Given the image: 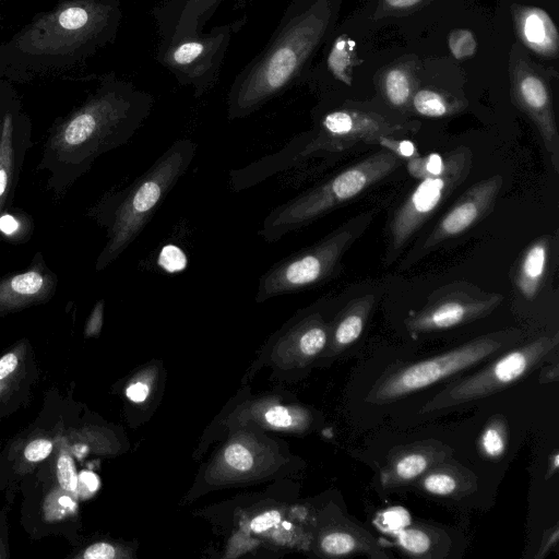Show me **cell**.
I'll use <instances>...</instances> for the list:
<instances>
[{
    "label": "cell",
    "instance_id": "obj_1",
    "mask_svg": "<svg viewBox=\"0 0 559 559\" xmlns=\"http://www.w3.org/2000/svg\"><path fill=\"white\" fill-rule=\"evenodd\" d=\"M340 0H290L264 48L236 75L227 94L229 120L248 117L304 82L333 32Z\"/></svg>",
    "mask_w": 559,
    "mask_h": 559
},
{
    "label": "cell",
    "instance_id": "obj_2",
    "mask_svg": "<svg viewBox=\"0 0 559 559\" xmlns=\"http://www.w3.org/2000/svg\"><path fill=\"white\" fill-rule=\"evenodd\" d=\"M154 96L127 81L109 79L55 131L51 148L85 158L128 141L154 107Z\"/></svg>",
    "mask_w": 559,
    "mask_h": 559
},
{
    "label": "cell",
    "instance_id": "obj_3",
    "mask_svg": "<svg viewBox=\"0 0 559 559\" xmlns=\"http://www.w3.org/2000/svg\"><path fill=\"white\" fill-rule=\"evenodd\" d=\"M198 144L176 140L123 192L108 229L107 242L96 270L112 263L135 240L167 194L186 174L197 155Z\"/></svg>",
    "mask_w": 559,
    "mask_h": 559
},
{
    "label": "cell",
    "instance_id": "obj_4",
    "mask_svg": "<svg viewBox=\"0 0 559 559\" xmlns=\"http://www.w3.org/2000/svg\"><path fill=\"white\" fill-rule=\"evenodd\" d=\"M401 163L402 159L390 151L379 150L274 207L263 219L259 236L266 242L280 240L359 195L393 173Z\"/></svg>",
    "mask_w": 559,
    "mask_h": 559
},
{
    "label": "cell",
    "instance_id": "obj_5",
    "mask_svg": "<svg viewBox=\"0 0 559 559\" xmlns=\"http://www.w3.org/2000/svg\"><path fill=\"white\" fill-rule=\"evenodd\" d=\"M120 20L119 0H70L29 25L16 46L36 56L71 53L114 39Z\"/></svg>",
    "mask_w": 559,
    "mask_h": 559
},
{
    "label": "cell",
    "instance_id": "obj_6",
    "mask_svg": "<svg viewBox=\"0 0 559 559\" xmlns=\"http://www.w3.org/2000/svg\"><path fill=\"white\" fill-rule=\"evenodd\" d=\"M520 338L518 330L497 331L440 355L399 367L374 383L366 401L385 404L415 393L511 347Z\"/></svg>",
    "mask_w": 559,
    "mask_h": 559
},
{
    "label": "cell",
    "instance_id": "obj_7",
    "mask_svg": "<svg viewBox=\"0 0 559 559\" xmlns=\"http://www.w3.org/2000/svg\"><path fill=\"white\" fill-rule=\"evenodd\" d=\"M372 217L373 212L357 215L314 245L277 261L261 276L257 300L296 293L326 281Z\"/></svg>",
    "mask_w": 559,
    "mask_h": 559
},
{
    "label": "cell",
    "instance_id": "obj_8",
    "mask_svg": "<svg viewBox=\"0 0 559 559\" xmlns=\"http://www.w3.org/2000/svg\"><path fill=\"white\" fill-rule=\"evenodd\" d=\"M246 22L243 16L205 33L175 41L159 40L155 59L178 84L190 87L200 98L216 86L230 41Z\"/></svg>",
    "mask_w": 559,
    "mask_h": 559
},
{
    "label": "cell",
    "instance_id": "obj_9",
    "mask_svg": "<svg viewBox=\"0 0 559 559\" xmlns=\"http://www.w3.org/2000/svg\"><path fill=\"white\" fill-rule=\"evenodd\" d=\"M559 335L539 336L503 353L487 367L447 386L421 407L431 413L476 401L518 382L545 361L557 348Z\"/></svg>",
    "mask_w": 559,
    "mask_h": 559
},
{
    "label": "cell",
    "instance_id": "obj_10",
    "mask_svg": "<svg viewBox=\"0 0 559 559\" xmlns=\"http://www.w3.org/2000/svg\"><path fill=\"white\" fill-rule=\"evenodd\" d=\"M441 174L423 179L395 211L389 228L385 263L399 255L413 235L468 177L473 153L460 145L445 156Z\"/></svg>",
    "mask_w": 559,
    "mask_h": 559
},
{
    "label": "cell",
    "instance_id": "obj_11",
    "mask_svg": "<svg viewBox=\"0 0 559 559\" xmlns=\"http://www.w3.org/2000/svg\"><path fill=\"white\" fill-rule=\"evenodd\" d=\"M502 299L499 293L468 283H451L433 292L424 307L405 320V326L413 335L448 330L488 316Z\"/></svg>",
    "mask_w": 559,
    "mask_h": 559
},
{
    "label": "cell",
    "instance_id": "obj_12",
    "mask_svg": "<svg viewBox=\"0 0 559 559\" xmlns=\"http://www.w3.org/2000/svg\"><path fill=\"white\" fill-rule=\"evenodd\" d=\"M503 177L495 175L469 187L439 219L414 258L419 259L441 242L456 237L487 216L502 189Z\"/></svg>",
    "mask_w": 559,
    "mask_h": 559
},
{
    "label": "cell",
    "instance_id": "obj_13",
    "mask_svg": "<svg viewBox=\"0 0 559 559\" xmlns=\"http://www.w3.org/2000/svg\"><path fill=\"white\" fill-rule=\"evenodd\" d=\"M513 93L516 104L536 126L544 146L550 155L551 164L558 171L559 134L548 84L536 72L520 70L514 76Z\"/></svg>",
    "mask_w": 559,
    "mask_h": 559
},
{
    "label": "cell",
    "instance_id": "obj_14",
    "mask_svg": "<svg viewBox=\"0 0 559 559\" xmlns=\"http://www.w3.org/2000/svg\"><path fill=\"white\" fill-rule=\"evenodd\" d=\"M226 0H160L152 9L159 40L175 41L203 32V27ZM242 4L246 0H231Z\"/></svg>",
    "mask_w": 559,
    "mask_h": 559
},
{
    "label": "cell",
    "instance_id": "obj_15",
    "mask_svg": "<svg viewBox=\"0 0 559 559\" xmlns=\"http://www.w3.org/2000/svg\"><path fill=\"white\" fill-rule=\"evenodd\" d=\"M452 450L441 442L426 440L407 444L391 454L380 473L384 488H396L419 479L435 465L448 460Z\"/></svg>",
    "mask_w": 559,
    "mask_h": 559
},
{
    "label": "cell",
    "instance_id": "obj_16",
    "mask_svg": "<svg viewBox=\"0 0 559 559\" xmlns=\"http://www.w3.org/2000/svg\"><path fill=\"white\" fill-rule=\"evenodd\" d=\"M56 288V277L41 265L0 280V306L19 307L46 298Z\"/></svg>",
    "mask_w": 559,
    "mask_h": 559
},
{
    "label": "cell",
    "instance_id": "obj_17",
    "mask_svg": "<svg viewBox=\"0 0 559 559\" xmlns=\"http://www.w3.org/2000/svg\"><path fill=\"white\" fill-rule=\"evenodd\" d=\"M516 33L533 52L545 58L558 52V31L549 14L537 7H524L515 14Z\"/></svg>",
    "mask_w": 559,
    "mask_h": 559
},
{
    "label": "cell",
    "instance_id": "obj_18",
    "mask_svg": "<svg viewBox=\"0 0 559 559\" xmlns=\"http://www.w3.org/2000/svg\"><path fill=\"white\" fill-rule=\"evenodd\" d=\"M448 460L435 465L416 480L425 492L438 497H461L476 488V478L472 472Z\"/></svg>",
    "mask_w": 559,
    "mask_h": 559
},
{
    "label": "cell",
    "instance_id": "obj_19",
    "mask_svg": "<svg viewBox=\"0 0 559 559\" xmlns=\"http://www.w3.org/2000/svg\"><path fill=\"white\" fill-rule=\"evenodd\" d=\"M552 238L544 235L535 239L523 252L514 276L518 290L527 299L538 294L551 251Z\"/></svg>",
    "mask_w": 559,
    "mask_h": 559
},
{
    "label": "cell",
    "instance_id": "obj_20",
    "mask_svg": "<svg viewBox=\"0 0 559 559\" xmlns=\"http://www.w3.org/2000/svg\"><path fill=\"white\" fill-rule=\"evenodd\" d=\"M374 302V295L368 294L350 300L342 309L331 332L333 352L345 349L360 337Z\"/></svg>",
    "mask_w": 559,
    "mask_h": 559
},
{
    "label": "cell",
    "instance_id": "obj_21",
    "mask_svg": "<svg viewBox=\"0 0 559 559\" xmlns=\"http://www.w3.org/2000/svg\"><path fill=\"white\" fill-rule=\"evenodd\" d=\"M320 548L325 555L332 557L349 555L386 557L373 537L356 525L329 531L321 537Z\"/></svg>",
    "mask_w": 559,
    "mask_h": 559
},
{
    "label": "cell",
    "instance_id": "obj_22",
    "mask_svg": "<svg viewBox=\"0 0 559 559\" xmlns=\"http://www.w3.org/2000/svg\"><path fill=\"white\" fill-rule=\"evenodd\" d=\"M382 91L386 102L397 109H406L415 93L411 74L401 67L386 71L382 80Z\"/></svg>",
    "mask_w": 559,
    "mask_h": 559
},
{
    "label": "cell",
    "instance_id": "obj_23",
    "mask_svg": "<svg viewBox=\"0 0 559 559\" xmlns=\"http://www.w3.org/2000/svg\"><path fill=\"white\" fill-rule=\"evenodd\" d=\"M411 106L418 115L428 118H442L456 112L461 108L455 100L431 88L416 91L412 97Z\"/></svg>",
    "mask_w": 559,
    "mask_h": 559
},
{
    "label": "cell",
    "instance_id": "obj_24",
    "mask_svg": "<svg viewBox=\"0 0 559 559\" xmlns=\"http://www.w3.org/2000/svg\"><path fill=\"white\" fill-rule=\"evenodd\" d=\"M13 123L10 114L4 116L0 132V213L10 191L13 166Z\"/></svg>",
    "mask_w": 559,
    "mask_h": 559
},
{
    "label": "cell",
    "instance_id": "obj_25",
    "mask_svg": "<svg viewBox=\"0 0 559 559\" xmlns=\"http://www.w3.org/2000/svg\"><path fill=\"white\" fill-rule=\"evenodd\" d=\"M437 535L428 527L409 526L399 535L396 543L412 557L432 558L431 551L437 549Z\"/></svg>",
    "mask_w": 559,
    "mask_h": 559
},
{
    "label": "cell",
    "instance_id": "obj_26",
    "mask_svg": "<svg viewBox=\"0 0 559 559\" xmlns=\"http://www.w3.org/2000/svg\"><path fill=\"white\" fill-rule=\"evenodd\" d=\"M508 444L507 423L501 416L492 417L481 431L479 450L488 459H499Z\"/></svg>",
    "mask_w": 559,
    "mask_h": 559
},
{
    "label": "cell",
    "instance_id": "obj_27",
    "mask_svg": "<svg viewBox=\"0 0 559 559\" xmlns=\"http://www.w3.org/2000/svg\"><path fill=\"white\" fill-rule=\"evenodd\" d=\"M445 166V157L439 154L417 156L407 160V171L416 179H425L441 174Z\"/></svg>",
    "mask_w": 559,
    "mask_h": 559
},
{
    "label": "cell",
    "instance_id": "obj_28",
    "mask_svg": "<svg viewBox=\"0 0 559 559\" xmlns=\"http://www.w3.org/2000/svg\"><path fill=\"white\" fill-rule=\"evenodd\" d=\"M449 47L455 59H466L476 51L477 43L472 32L457 28L451 32Z\"/></svg>",
    "mask_w": 559,
    "mask_h": 559
},
{
    "label": "cell",
    "instance_id": "obj_29",
    "mask_svg": "<svg viewBox=\"0 0 559 559\" xmlns=\"http://www.w3.org/2000/svg\"><path fill=\"white\" fill-rule=\"evenodd\" d=\"M224 460L228 466L240 472L250 469L253 463L251 452L239 443H234L226 448Z\"/></svg>",
    "mask_w": 559,
    "mask_h": 559
},
{
    "label": "cell",
    "instance_id": "obj_30",
    "mask_svg": "<svg viewBox=\"0 0 559 559\" xmlns=\"http://www.w3.org/2000/svg\"><path fill=\"white\" fill-rule=\"evenodd\" d=\"M378 144L401 159H411L419 156L416 145L408 140H397L392 135H383L378 139Z\"/></svg>",
    "mask_w": 559,
    "mask_h": 559
},
{
    "label": "cell",
    "instance_id": "obj_31",
    "mask_svg": "<svg viewBox=\"0 0 559 559\" xmlns=\"http://www.w3.org/2000/svg\"><path fill=\"white\" fill-rule=\"evenodd\" d=\"M57 477L60 486L68 491H74L78 486V475L72 457L68 454L59 456L57 462Z\"/></svg>",
    "mask_w": 559,
    "mask_h": 559
},
{
    "label": "cell",
    "instance_id": "obj_32",
    "mask_svg": "<svg viewBox=\"0 0 559 559\" xmlns=\"http://www.w3.org/2000/svg\"><path fill=\"white\" fill-rule=\"evenodd\" d=\"M265 421L272 427L287 428L295 424L296 417L284 406H272L264 414Z\"/></svg>",
    "mask_w": 559,
    "mask_h": 559
},
{
    "label": "cell",
    "instance_id": "obj_33",
    "mask_svg": "<svg viewBox=\"0 0 559 559\" xmlns=\"http://www.w3.org/2000/svg\"><path fill=\"white\" fill-rule=\"evenodd\" d=\"M281 518L282 515L277 510H269L251 520L250 530L255 534H260L277 525L281 522Z\"/></svg>",
    "mask_w": 559,
    "mask_h": 559
},
{
    "label": "cell",
    "instance_id": "obj_34",
    "mask_svg": "<svg viewBox=\"0 0 559 559\" xmlns=\"http://www.w3.org/2000/svg\"><path fill=\"white\" fill-rule=\"evenodd\" d=\"M52 450L51 441L47 439H36L29 442L25 450L24 455L31 462H37L47 457Z\"/></svg>",
    "mask_w": 559,
    "mask_h": 559
},
{
    "label": "cell",
    "instance_id": "obj_35",
    "mask_svg": "<svg viewBox=\"0 0 559 559\" xmlns=\"http://www.w3.org/2000/svg\"><path fill=\"white\" fill-rule=\"evenodd\" d=\"M83 557L85 559H112L116 557V549L108 543H96L85 550Z\"/></svg>",
    "mask_w": 559,
    "mask_h": 559
},
{
    "label": "cell",
    "instance_id": "obj_36",
    "mask_svg": "<svg viewBox=\"0 0 559 559\" xmlns=\"http://www.w3.org/2000/svg\"><path fill=\"white\" fill-rule=\"evenodd\" d=\"M103 311H104V302L103 300L98 301L93 312L88 319L87 325H86V334H96L98 333L102 322H103Z\"/></svg>",
    "mask_w": 559,
    "mask_h": 559
},
{
    "label": "cell",
    "instance_id": "obj_37",
    "mask_svg": "<svg viewBox=\"0 0 559 559\" xmlns=\"http://www.w3.org/2000/svg\"><path fill=\"white\" fill-rule=\"evenodd\" d=\"M148 393H150V388L144 382L132 383L126 390L127 397L135 403L145 401Z\"/></svg>",
    "mask_w": 559,
    "mask_h": 559
},
{
    "label": "cell",
    "instance_id": "obj_38",
    "mask_svg": "<svg viewBox=\"0 0 559 559\" xmlns=\"http://www.w3.org/2000/svg\"><path fill=\"white\" fill-rule=\"evenodd\" d=\"M385 10L408 11L415 9L423 0H381Z\"/></svg>",
    "mask_w": 559,
    "mask_h": 559
},
{
    "label": "cell",
    "instance_id": "obj_39",
    "mask_svg": "<svg viewBox=\"0 0 559 559\" xmlns=\"http://www.w3.org/2000/svg\"><path fill=\"white\" fill-rule=\"evenodd\" d=\"M17 357L13 353H9L0 358V380L9 376L17 367Z\"/></svg>",
    "mask_w": 559,
    "mask_h": 559
},
{
    "label": "cell",
    "instance_id": "obj_40",
    "mask_svg": "<svg viewBox=\"0 0 559 559\" xmlns=\"http://www.w3.org/2000/svg\"><path fill=\"white\" fill-rule=\"evenodd\" d=\"M544 542L545 543H543V545L539 548V552L536 556L537 558L545 556L546 552L549 551L551 549V547L557 544V542H558V527H557V525L554 526L552 532H550V534L545 536Z\"/></svg>",
    "mask_w": 559,
    "mask_h": 559
},
{
    "label": "cell",
    "instance_id": "obj_41",
    "mask_svg": "<svg viewBox=\"0 0 559 559\" xmlns=\"http://www.w3.org/2000/svg\"><path fill=\"white\" fill-rule=\"evenodd\" d=\"M19 228V222L11 215H4L0 218V229L7 235L15 233Z\"/></svg>",
    "mask_w": 559,
    "mask_h": 559
},
{
    "label": "cell",
    "instance_id": "obj_42",
    "mask_svg": "<svg viewBox=\"0 0 559 559\" xmlns=\"http://www.w3.org/2000/svg\"><path fill=\"white\" fill-rule=\"evenodd\" d=\"M80 480L90 489L94 491L98 488L99 481L98 477L92 472H82L80 474Z\"/></svg>",
    "mask_w": 559,
    "mask_h": 559
},
{
    "label": "cell",
    "instance_id": "obj_43",
    "mask_svg": "<svg viewBox=\"0 0 559 559\" xmlns=\"http://www.w3.org/2000/svg\"><path fill=\"white\" fill-rule=\"evenodd\" d=\"M552 459H554V461L550 464V468L548 469L550 475L554 474L558 469L559 460H558V453L557 452L554 453Z\"/></svg>",
    "mask_w": 559,
    "mask_h": 559
},
{
    "label": "cell",
    "instance_id": "obj_44",
    "mask_svg": "<svg viewBox=\"0 0 559 559\" xmlns=\"http://www.w3.org/2000/svg\"><path fill=\"white\" fill-rule=\"evenodd\" d=\"M59 502H60L63 507H69V508H70V507H73V506H74L73 501H72L69 497H66V496H64V497H61V498H60V500H59Z\"/></svg>",
    "mask_w": 559,
    "mask_h": 559
}]
</instances>
